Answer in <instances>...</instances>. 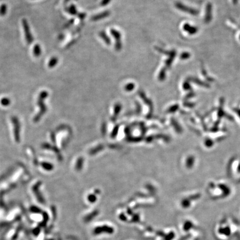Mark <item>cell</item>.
Here are the masks:
<instances>
[{
	"instance_id": "obj_1",
	"label": "cell",
	"mask_w": 240,
	"mask_h": 240,
	"mask_svg": "<svg viewBox=\"0 0 240 240\" xmlns=\"http://www.w3.org/2000/svg\"><path fill=\"white\" fill-rule=\"evenodd\" d=\"M22 25L23 28L24 30L26 41L28 45H30L33 43L34 39H33V35L30 30V25L28 24V22L26 19L24 18L22 20Z\"/></svg>"
},
{
	"instance_id": "obj_2",
	"label": "cell",
	"mask_w": 240,
	"mask_h": 240,
	"mask_svg": "<svg viewBox=\"0 0 240 240\" xmlns=\"http://www.w3.org/2000/svg\"><path fill=\"white\" fill-rule=\"evenodd\" d=\"M33 55L35 57H38L41 56L42 53L41 47L39 44H35L33 47Z\"/></svg>"
},
{
	"instance_id": "obj_3",
	"label": "cell",
	"mask_w": 240,
	"mask_h": 240,
	"mask_svg": "<svg viewBox=\"0 0 240 240\" xmlns=\"http://www.w3.org/2000/svg\"><path fill=\"white\" fill-rule=\"evenodd\" d=\"M58 62V59L57 57L54 56L52 57V58L50 59L49 64H48V67L50 68H52L53 67H55V66L57 64Z\"/></svg>"
},
{
	"instance_id": "obj_4",
	"label": "cell",
	"mask_w": 240,
	"mask_h": 240,
	"mask_svg": "<svg viewBox=\"0 0 240 240\" xmlns=\"http://www.w3.org/2000/svg\"><path fill=\"white\" fill-rule=\"evenodd\" d=\"M7 11V6L6 4H2L0 6V16H5Z\"/></svg>"
},
{
	"instance_id": "obj_5",
	"label": "cell",
	"mask_w": 240,
	"mask_h": 240,
	"mask_svg": "<svg viewBox=\"0 0 240 240\" xmlns=\"http://www.w3.org/2000/svg\"><path fill=\"white\" fill-rule=\"evenodd\" d=\"M9 99H8L7 98H4L1 100V103L4 105H7L9 103Z\"/></svg>"
}]
</instances>
